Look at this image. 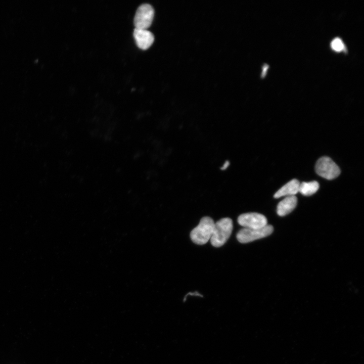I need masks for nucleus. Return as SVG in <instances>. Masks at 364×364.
<instances>
[{"instance_id":"9b49d317","label":"nucleus","mask_w":364,"mask_h":364,"mask_svg":"<svg viewBox=\"0 0 364 364\" xmlns=\"http://www.w3.org/2000/svg\"><path fill=\"white\" fill-rule=\"evenodd\" d=\"M332 49L336 52H340L344 49V45L342 40L339 38H335L331 44Z\"/></svg>"},{"instance_id":"9d476101","label":"nucleus","mask_w":364,"mask_h":364,"mask_svg":"<svg viewBox=\"0 0 364 364\" xmlns=\"http://www.w3.org/2000/svg\"><path fill=\"white\" fill-rule=\"evenodd\" d=\"M319 189V184L316 181L302 182L300 183L299 192L306 196H311L315 193Z\"/></svg>"},{"instance_id":"39448f33","label":"nucleus","mask_w":364,"mask_h":364,"mask_svg":"<svg viewBox=\"0 0 364 364\" xmlns=\"http://www.w3.org/2000/svg\"><path fill=\"white\" fill-rule=\"evenodd\" d=\"M154 16V10L148 4L141 5L137 9L134 18L135 28L147 29L151 25Z\"/></svg>"},{"instance_id":"423d86ee","label":"nucleus","mask_w":364,"mask_h":364,"mask_svg":"<svg viewBox=\"0 0 364 364\" xmlns=\"http://www.w3.org/2000/svg\"><path fill=\"white\" fill-rule=\"evenodd\" d=\"M238 222L244 228L253 229L262 228L267 225L265 216L256 212L241 214L238 218Z\"/></svg>"},{"instance_id":"f03ea898","label":"nucleus","mask_w":364,"mask_h":364,"mask_svg":"<svg viewBox=\"0 0 364 364\" xmlns=\"http://www.w3.org/2000/svg\"><path fill=\"white\" fill-rule=\"evenodd\" d=\"M214 223L211 217H202L198 225L191 232L190 238L193 242L200 245L207 243L212 236Z\"/></svg>"},{"instance_id":"f8f14e48","label":"nucleus","mask_w":364,"mask_h":364,"mask_svg":"<svg viewBox=\"0 0 364 364\" xmlns=\"http://www.w3.org/2000/svg\"><path fill=\"white\" fill-rule=\"evenodd\" d=\"M229 165H230L229 161H225V163H224V164L223 165V166L221 167V169L225 170V169H226L228 167Z\"/></svg>"},{"instance_id":"ddd939ff","label":"nucleus","mask_w":364,"mask_h":364,"mask_svg":"<svg viewBox=\"0 0 364 364\" xmlns=\"http://www.w3.org/2000/svg\"><path fill=\"white\" fill-rule=\"evenodd\" d=\"M262 77H264L265 75L266 74V70L268 69V66L267 65H264L263 67L262 68Z\"/></svg>"},{"instance_id":"20e7f679","label":"nucleus","mask_w":364,"mask_h":364,"mask_svg":"<svg viewBox=\"0 0 364 364\" xmlns=\"http://www.w3.org/2000/svg\"><path fill=\"white\" fill-rule=\"evenodd\" d=\"M315 171L320 176L329 180L336 178L340 173L338 166L327 156L322 157L317 161Z\"/></svg>"},{"instance_id":"6e6552de","label":"nucleus","mask_w":364,"mask_h":364,"mask_svg":"<svg viewBox=\"0 0 364 364\" xmlns=\"http://www.w3.org/2000/svg\"><path fill=\"white\" fill-rule=\"evenodd\" d=\"M297 203V199L295 196L286 197L277 206L278 214L281 216L288 214L295 209Z\"/></svg>"},{"instance_id":"f257e3e1","label":"nucleus","mask_w":364,"mask_h":364,"mask_svg":"<svg viewBox=\"0 0 364 364\" xmlns=\"http://www.w3.org/2000/svg\"><path fill=\"white\" fill-rule=\"evenodd\" d=\"M233 229V221L230 218H223L215 222L210 239L211 245L215 247L223 245L230 237Z\"/></svg>"},{"instance_id":"1a4fd4ad","label":"nucleus","mask_w":364,"mask_h":364,"mask_svg":"<svg viewBox=\"0 0 364 364\" xmlns=\"http://www.w3.org/2000/svg\"><path fill=\"white\" fill-rule=\"evenodd\" d=\"M300 183L296 179H293L284 185L274 195V197L279 198L283 196H292L299 192Z\"/></svg>"},{"instance_id":"0eeeda50","label":"nucleus","mask_w":364,"mask_h":364,"mask_svg":"<svg viewBox=\"0 0 364 364\" xmlns=\"http://www.w3.org/2000/svg\"><path fill=\"white\" fill-rule=\"evenodd\" d=\"M133 37L137 46L142 50L149 48L154 41V35L147 29L135 28Z\"/></svg>"},{"instance_id":"7ed1b4c3","label":"nucleus","mask_w":364,"mask_h":364,"mask_svg":"<svg viewBox=\"0 0 364 364\" xmlns=\"http://www.w3.org/2000/svg\"><path fill=\"white\" fill-rule=\"evenodd\" d=\"M273 230L271 225L256 229L243 228L237 233L236 238L240 243H247L270 235Z\"/></svg>"}]
</instances>
